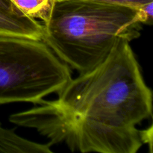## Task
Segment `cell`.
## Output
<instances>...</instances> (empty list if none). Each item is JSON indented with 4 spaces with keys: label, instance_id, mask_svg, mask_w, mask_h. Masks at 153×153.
<instances>
[{
    "label": "cell",
    "instance_id": "obj_1",
    "mask_svg": "<svg viewBox=\"0 0 153 153\" xmlns=\"http://www.w3.org/2000/svg\"><path fill=\"white\" fill-rule=\"evenodd\" d=\"M57 94L9 120L73 152L136 153L143 145L137 126L152 117V93L130 42H118L101 63Z\"/></svg>",
    "mask_w": 153,
    "mask_h": 153
},
{
    "label": "cell",
    "instance_id": "obj_2",
    "mask_svg": "<svg viewBox=\"0 0 153 153\" xmlns=\"http://www.w3.org/2000/svg\"><path fill=\"white\" fill-rule=\"evenodd\" d=\"M137 8L88 0H55L42 40L79 73L101 63L120 40L140 36Z\"/></svg>",
    "mask_w": 153,
    "mask_h": 153
},
{
    "label": "cell",
    "instance_id": "obj_3",
    "mask_svg": "<svg viewBox=\"0 0 153 153\" xmlns=\"http://www.w3.org/2000/svg\"><path fill=\"white\" fill-rule=\"evenodd\" d=\"M71 79L69 66L43 40L0 34V105H36Z\"/></svg>",
    "mask_w": 153,
    "mask_h": 153
},
{
    "label": "cell",
    "instance_id": "obj_4",
    "mask_svg": "<svg viewBox=\"0 0 153 153\" xmlns=\"http://www.w3.org/2000/svg\"><path fill=\"white\" fill-rule=\"evenodd\" d=\"M0 34L42 40L43 25L22 13L11 0H0Z\"/></svg>",
    "mask_w": 153,
    "mask_h": 153
},
{
    "label": "cell",
    "instance_id": "obj_5",
    "mask_svg": "<svg viewBox=\"0 0 153 153\" xmlns=\"http://www.w3.org/2000/svg\"><path fill=\"white\" fill-rule=\"evenodd\" d=\"M50 143L43 144L20 137L12 129L0 125V152L5 153H52Z\"/></svg>",
    "mask_w": 153,
    "mask_h": 153
},
{
    "label": "cell",
    "instance_id": "obj_6",
    "mask_svg": "<svg viewBox=\"0 0 153 153\" xmlns=\"http://www.w3.org/2000/svg\"><path fill=\"white\" fill-rule=\"evenodd\" d=\"M23 13L46 22L49 19L55 0H11Z\"/></svg>",
    "mask_w": 153,
    "mask_h": 153
},
{
    "label": "cell",
    "instance_id": "obj_7",
    "mask_svg": "<svg viewBox=\"0 0 153 153\" xmlns=\"http://www.w3.org/2000/svg\"><path fill=\"white\" fill-rule=\"evenodd\" d=\"M88 1H98V2L108 3V4H121L129 7L138 8L146 4L152 2L153 0H88Z\"/></svg>",
    "mask_w": 153,
    "mask_h": 153
},
{
    "label": "cell",
    "instance_id": "obj_8",
    "mask_svg": "<svg viewBox=\"0 0 153 153\" xmlns=\"http://www.w3.org/2000/svg\"><path fill=\"white\" fill-rule=\"evenodd\" d=\"M153 1L138 7V16L142 24H152L153 17Z\"/></svg>",
    "mask_w": 153,
    "mask_h": 153
},
{
    "label": "cell",
    "instance_id": "obj_9",
    "mask_svg": "<svg viewBox=\"0 0 153 153\" xmlns=\"http://www.w3.org/2000/svg\"><path fill=\"white\" fill-rule=\"evenodd\" d=\"M152 125L149 128L144 130H140V137L143 144L147 143L150 149V152H152Z\"/></svg>",
    "mask_w": 153,
    "mask_h": 153
}]
</instances>
